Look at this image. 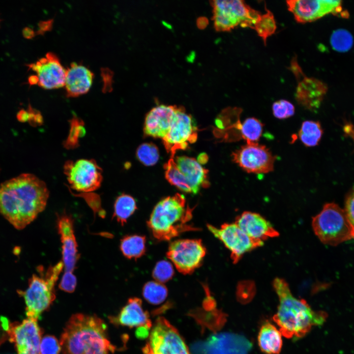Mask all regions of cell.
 Listing matches in <instances>:
<instances>
[{
  "label": "cell",
  "instance_id": "obj_1",
  "mask_svg": "<svg viewBox=\"0 0 354 354\" xmlns=\"http://www.w3.org/2000/svg\"><path fill=\"white\" fill-rule=\"evenodd\" d=\"M49 196L43 180L31 174H22L0 184V213L22 230L44 210Z\"/></svg>",
  "mask_w": 354,
  "mask_h": 354
},
{
  "label": "cell",
  "instance_id": "obj_2",
  "mask_svg": "<svg viewBox=\"0 0 354 354\" xmlns=\"http://www.w3.org/2000/svg\"><path fill=\"white\" fill-rule=\"evenodd\" d=\"M279 300L277 312L273 320L280 327L281 334L287 338L304 336L313 326L322 325L327 314L314 311L304 299L293 296L287 282L277 277L272 283Z\"/></svg>",
  "mask_w": 354,
  "mask_h": 354
},
{
  "label": "cell",
  "instance_id": "obj_3",
  "mask_svg": "<svg viewBox=\"0 0 354 354\" xmlns=\"http://www.w3.org/2000/svg\"><path fill=\"white\" fill-rule=\"evenodd\" d=\"M60 344L63 354H114L107 325L95 315L78 313L67 322Z\"/></svg>",
  "mask_w": 354,
  "mask_h": 354
},
{
  "label": "cell",
  "instance_id": "obj_4",
  "mask_svg": "<svg viewBox=\"0 0 354 354\" xmlns=\"http://www.w3.org/2000/svg\"><path fill=\"white\" fill-rule=\"evenodd\" d=\"M193 208L186 205L183 195L177 193L159 201L154 206L147 225L154 238L167 241L181 234L200 230L191 223Z\"/></svg>",
  "mask_w": 354,
  "mask_h": 354
},
{
  "label": "cell",
  "instance_id": "obj_5",
  "mask_svg": "<svg viewBox=\"0 0 354 354\" xmlns=\"http://www.w3.org/2000/svg\"><path fill=\"white\" fill-rule=\"evenodd\" d=\"M63 268L62 261L47 269L38 267V274L32 275L27 290L17 291L25 299L27 318L37 321L40 314L54 301L55 285Z\"/></svg>",
  "mask_w": 354,
  "mask_h": 354
},
{
  "label": "cell",
  "instance_id": "obj_6",
  "mask_svg": "<svg viewBox=\"0 0 354 354\" xmlns=\"http://www.w3.org/2000/svg\"><path fill=\"white\" fill-rule=\"evenodd\" d=\"M312 226L316 236L325 244L334 246L354 239V226L344 209L334 203L323 206L313 217Z\"/></svg>",
  "mask_w": 354,
  "mask_h": 354
},
{
  "label": "cell",
  "instance_id": "obj_7",
  "mask_svg": "<svg viewBox=\"0 0 354 354\" xmlns=\"http://www.w3.org/2000/svg\"><path fill=\"white\" fill-rule=\"evenodd\" d=\"M213 26L217 31H230L237 26L253 28L261 15L241 0H213Z\"/></svg>",
  "mask_w": 354,
  "mask_h": 354
},
{
  "label": "cell",
  "instance_id": "obj_8",
  "mask_svg": "<svg viewBox=\"0 0 354 354\" xmlns=\"http://www.w3.org/2000/svg\"><path fill=\"white\" fill-rule=\"evenodd\" d=\"M143 352L144 354H189L178 330L163 317L156 321Z\"/></svg>",
  "mask_w": 354,
  "mask_h": 354
},
{
  "label": "cell",
  "instance_id": "obj_9",
  "mask_svg": "<svg viewBox=\"0 0 354 354\" xmlns=\"http://www.w3.org/2000/svg\"><path fill=\"white\" fill-rule=\"evenodd\" d=\"M63 172L70 187L78 192L95 191L100 187L103 179L102 170L94 159L67 161Z\"/></svg>",
  "mask_w": 354,
  "mask_h": 354
},
{
  "label": "cell",
  "instance_id": "obj_10",
  "mask_svg": "<svg viewBox=\"0 0 354 354\" xmlns=\"http://www.w3.org/2000/svg\"><path fill=\"white\" fill-rule=\"evenodd\" d=\"M206 252L201 239H181L170 243L167 256L179 272L189 274L201 266Z\"/></svg>",
  "mask_w": 354,
  "mask_h": 354
},
{
  "label": "cell",
  "instance_id": "obj_11",
  "mask_svg": "<svg viewBox=\"0 0 354 354\" xmlns=\"http://www.w3.org/2000/svg\"><path fill=\"white\" fill-rule=\"evenodd\" d=\"M207 228L230 251L234 264L238 263L245 253L264 244V241L249 237L235 223H224L220 228L207 224Z\"/></svg>",
  "mask_w": 354,
  "mask_h": 354
},
{
  "label": "cell",
  "instance_id": "obj_12",
  "mask_svg": "<svg viewBox=\"0 0 354 354\" xmlns=\"http://www.w3.org/2000/svg\"><path fill=\"white\" fill-rule=\"evenodd\" d=\"M290 68L297 82L295 100L308 110H317L327 91L326 84L317 78L305 76L295 57L292 59Z\"/></svg>",
  "mask_w": 354,
  "mask_h": 354
},
{
  "label": "cell",
  "instance_id": "obj_13",
  "mask_svg": "<svg viewBox=\"0 0 354 354\" xmlns=\"http://www.w3.org/2000/svg\"><path fill=\"white\" fill-rule=\"evenodd\" d=\"M232 160L249 173L266 174L274 170L276 158L266 146L246 143L232 154Z\"/></svg>",
  "mask_w": 354,
  "mask_h": 354
},
{
  "label": "cell",
  "instance_id": "obj_14",
  "mask_svg": "<svg viewBox=\"0 0 354 354\" xmlns=\"http://www.w3.org/2000/svg\"><path fill=\"white\" fill-rule=\"evenodd\" d=\"M286 4L299 23L311 22L329 13L345 18L349 16L348 12L343 11L341 0H290L286 1Z\"/></svg>",
  "mask_w": 354,
  "mask_h": 354
},
{
  "label": "cell",
  "instance_id": "obj_15",
  "mask_svg": "<svg viewBox=\"0 0 354 354\" xmlns=\"http://www.w3.org/2000/svg\"><path fill=\"white\" fill-rule=\"evenodd\" d=\"M197 139V128L192 117L183 107H178L170 130L162 139L167 151L174 158L177 150L185 149L189 144L196 142Z\"/></svg>",
  "mask_w": 354,
  "mask_h": 354
},
{
  "label": "cell",
  "instance_id": "obj_16",
  "mask_svg": "<svg viewBox=\"0 0 354 354\" xmlns=\"http://www.w3.org/2000/svg\"><path fill=\"white\" fill-rule=\"evenodd\" d=\"M251 348L252 344L244 336L223 332L194 345L192 350L195 354H248Z\"/></svg>",
  "mask_w": 354,
  "mask_h": 354
},
{
  "label": "cell",
  "instance_id": "obj_17",
  "mask_svg": "<svg viewBox=\"0 0 354 354\" xmlns=\"http://www.w3.org/2000/svg\"><path fill=\"white\" fill-rule=\"evenodd\" d=\"M9 341L14 343L17 354H40L42 331L37 321L27 318L21 323L7 324Z\"/></svg>",
  "mask_w": 354,
  "mask_h": 354
},
{
  "label": "cell",
  "instance_id": "obj_18",
  "mask_svg": "<svg viewBox=\"0 0 354 354\" xmlns=\"http://www.w3.org/2000/svg\"><path fill=\"white\" fill-rule=\"evenodd\" d=\"M27 66L36 72L37 84L40 87L53 89L64 86L66 70L54 53H48L45 57Z\"/></svg>",
  "mask_w": 354,
  "mask_h": 354
},
{
  "label": "cell",
  "instance_id": "obj_19",
  "mask_svg": "<svg viewBox=\"0 0 354 354\" xmlns=\"http://www.w3.org/2000/svg\"><path fill=\"white\" fill-rule=\"evenodd\" d=\"M57 225L62 244V262L64 272L73 273L80 257L75 236L74 219L66 213L58 215Z\"/></svg>",
  "mask_w": 354,
  "mask_h": 354
},
{
  "label": "cell",
  "instance_id": "obj_20",
  "mask_svg": "<svg viewBox=\"0 0 354 354\" xmlns=\"http://www.w3.org/2000/svg\"><path fill=\"white\" fill-rule=\"evenodd\" d=\"M178 106L160 105L147 114L144 123L146 135L163 139L169 132Z\"/></svg>",
  "mask_w": 354,
  "mask_h": 354
},
{
  "label": "cell",
  "instance_id": "obj_21",
  "mask_svg": "<svg viewBox=\"0 0 354 354\" xmlns=\"http://www.w3.org/2000/svg\"><path fill=\"white\" fill-rule=\"evenodd\" d=\"M235 223L249 237L256 240L264 241L279 236L269 221L256 212L244 211L236 217Z\"/></svg>",
  "mask_w": 354,
  "mask_h": 354
},
{
  "label": "cell",
  "instance_id": "obj_22",
  "mask_svg": "<svg viewBox=\"0 0 354 354\" xmlns=\"http://www.w3.org/2000/svg\"><path fill=\"white\" fill-rule=\"evenodd\" d=\"M111 323L129 327L147 326L150 328L151 322L147 311L142 307L141 299L132 297L128 299L117 316L110 317Z\"/></svg>",
  "mask_w": 354,
  "mask_h": 354
},
{
  "label": "cell",
  "instance_id": "obj_23",
  "mask_svg": "<svg viewBox=\"0 0 354 354\" xmlns=\"http://www.w3.org/2000/svg\"><path fill=\"white\" fill-rule=\"evenodd\" d=\"M174 159L190 186L192 193L196 194L201 187L208 186V171L197 160L186 156H177Z\"/></svg>",
  "mask_w": 354,
  "mask_h": 354
},
{
  "label": "cell",
  "instance_id": "obj_24",
  "mask_svg": "<svg viewBox=\"0 0 354 354\" xmlns=\"http://www.w3.org/2000/svg\"><path fill=\"white\" fill-rule=\"evenodd\" d=\"M93 74L88 68L76 63L66 70L64 86L68 97H74L86 93L92 82Z\"/></svg>",
  "mask_w": 354,
  "mask_h": 354
},
{
  "label": "cell",
  "instance_id": "obj_25",
  "mask_svg": "<svg viewBox=\"0 0 354 354\" xmlns=\"http://www.w3.org/2000/svg\"><path fill=\"white\" fill-rule=\"evenodd\" d=\"M258 344L261 350L266 354H278L281 350V333L269 322L261 327L258 335Z\"/></svg>",
  "mask_w": 354,
  "mask_h": 354
},
{
  "label": "cell",
  "instance_id": "obj_26",
  "mask_svg": "<svg viewBox=\"0 0 354 354\" xmlns=\"http://www.w3.org/2000/svg\"><path fill=\"white\" fill-rule=\"evenodd\" d=\"M146 239L138 235L125 236L121 240L120 249L123 255L129 259H137L146 252Z\"/></svg>",
  "mask_w": 354,
  "mask_h": 354
},
{
  "label": "cell",
  "instance_id": "obj_27",
  "mask_svg": "<svg viewBox=\"0 0 354 354\" xmlns=\"http://www.w3.org/2000/svg\"><path fill=\"white\" fill-rule=\"evenodd\" d=\"M137 208L134 198L129 195L122 194L115 200L113 217L121 225H123Z\"/></svg>",
  "mask_w": 354,
  "mask_h": 354
},
{
  "label": "cell",
  "instance_id": "obj_28",
  "mask_svg": "<svg viewBox=\"0 0 354 354\" xmlns=\"http://www.w3.org/2000/svg\"><path fill=\"white\" fill-rule=\"evenodd\" d=\"M323 134V130L319 121L306 120L302 123L298 137L304 146L312 147L318 145Z\"/></svg>",
  "mask_w": 354,
  "mask_h": 354
},
{
  "label": "cell",
  "instance_id": "obj_29",
  "mask_svg": "<svg viewBox=\"0 0 354 354\" xmlns=\"http://www.w3.org/2000/svg\"><path fill=\"white\" fill-rule=\"evenodd\" d=\"M264 124L255 118H248L240 123L238 131L240 138L246 143H258L263 131Z\"/></svg>",
  "mask_w": 354,
  "mask_h": 354
},
{
  "label": "cell",
  "instance_id": "obj_30",
  "mask_svg": "<svg viewBox=\"0 0 354 354\" xmlns=\"http://www.w3.org/2000/svg\"><path fill=\"white\" fill-rule=\"evenodd\" d=\"M265 9L266 12L261 14L253 28L263 40L265 45L266 43L267 39L275 33L277 28L273 13L266 7Z\"/></svg>",
  "mask_w": 354,
  "mask_h": 354
},
{
  "label": "cell",
  "instance_id": "obj_31",
  "mask_svg": "<svg viewBox=\"0 0 354 354\" xmlns=\"http://www.w3.org/2000/svg\"><path fill=\"white\" fill-rule=\"evenodd\" d=\"M164 169L166 178L171 184L183 192L192 193L190 186L177 167L174 158H170L164 165Z\"/></svg>",
  "mask_w": 354,
  "mask_h": 354
},
{
  "label": "cell",
  "instance_id": "obj_32",
  "mask_svg": "<svg viewBox=\"0 0 354 354\" xmlns=\"http://www.w3.org/2000/svg\"><path fill=\"white\" fill-rule=\"evenodd\" d=\"M168 295V290L162 283L156 281L146 283L143 288V295L149 303L159 304L163 302Z\"/></svg>",
  "mask_w": 354,
  "mask_h": 354
},
{
  "label": "cell",
  "instance_id": "obj_33",
  "mask_svg": "<svg viewBox=\"0 0 354 354\" xmlns=\"http://www.w3.org/2000/svg\"><path fill=\"white\" fill-rule=\"evenodd\" d=\"M86 134L83 121L76 116L70 120V130L66 140L63 142V146L68 149H74L79 144V140Z\"/></svg>",
  "mask_w": 354,
  "mask_h": 354
},
{
  "label": "cell",
  "instance_id": "obj_34",
  "mask_svg": "<svg viewBox=\"0 0 354 354\" xmlns=\"http://www.w3.org/2000/svg\"><path fill=\"white\" fill-rule=\"evenodd\" d=\"M332 49L339 52L349 51L354 44V38L351 33L346 30L340 29L334 30L330 39Z\"/></svg>",
  "mask_w": 354,
  "mask_h": 354
},
{
  "label": "cell",
  "instance_id": "obj_35",
  "mask_svg": "<svg viewBox=\"0 0 354 354\" xmlns=\"http://www.w3.org/2000/svg\"><path fill=\"white\" fill-rule=\"evenodd\" d=\"M136 156L145 166L155 165L158 160L159 154L157 147L152 143H144L136 150Z\"/></svg>",
  "mask_w": 354,
  "mask_h": 354
},
{
  "label": "cell",
  "instance_id": "obj_36",
  "mask_svg": "<svg viewBox=\"0 0 354 354\" xmlns=\"http://www.w3.org/2000/svg\"><path fill=\"white\" fill-rule=\"evenodd\" d=\"M174 274L173 265L168 261L162 260L158 262L152 271V276L156 281L161 283L171 279Z\"/></svg>",
  "mask_w": 354,
  "mask_h": 354
},
{
  "label": "cell",
  "instance_id": "obj_37",
  "mask_svg": "<svg viewBox=\"0 0 354 354\" xmlns=\"http://www.w3.org/2000/svg\"><path fill=\"white\" fill-rule=\"evenodd\" d=\"M274 116L279 119H285L293 116L295 113L294 105L290 101L280 99L274 102L272 106Z\"/></svg>",
  "mask_w": 354,
  "mask_h": 354
},
{
  "label": "cell",
  "instance_id": "obj_38",
  "mask_svg": "<svg viewBox=\"0 0 354 354\" xmlns=\"http://www.w3.org/2000/svg\"><path fill=\"white\" fill-rule=\"evenodd\" d=\"M61 350L60 343L53 335H46L41 339L40 354H59Z\"/></svg>",
  "mask_w": 354,
  "mask_h": 354
},
{
  "label": "cell",
  "instance_id": "obj_39",
  "mask_svg": "<svg viewBox=\"0 0 354 354\" xmlns=\"http://www.w3.org/2000/svg\"><path fill=\"white\" fill-rule=\"evenodd\" d=\"M77 285V278L72 272H64L59 284V289L67 293L75 291Z\"/></svg>",
  "mask_w": 354,
  "mask_h": 354
},
{
  "label": "cell",
  "instance_id": "obj_40",
  "mask_svg": "<svg viewBox=\"0 0 354 354\" xmlns=\"http://www.w3.org/2000/svg\"><path fill=\"white\" fill-rule=\"evenodd\" d=\"M344 210L351 222L354 226V186L346 195Z\"/></svg>",
  "mask_w": 354,
  "mask_h": 354
},
{
  "label": "cell",
  "instance_id": "obj_41",
  "mask_svg": "<svg viewBox=\"0 0 354 354\" xmlns=\"http://www.w3.org/2000/svg\"><path fill=\"white\" fill-rule=\"evenodd\" d=\"M149 328L147 326L138 327L136 331V335L138 338L144 339L147 337L149 334Z\"/></svg>",
  "mask_w": 354,
  "mask_h": 354
},
{
  "label": "cell",
  "instance_id": "obj_42",
  "mask_svg": "<svg viewBox=\"0 0 354 354\" xmlns=\"http://www.w3.org/2000/svg\"><path fill=\"white\" fill-rule=\"evenodd\" d=\"M24 36L28 38L32 37L33 35V31L30 28H25L23 30Z\"/></svg>",
  "mask_w": 354,
  "mask_h": 354
}]
</instances>
